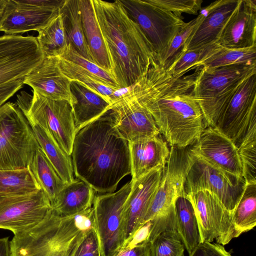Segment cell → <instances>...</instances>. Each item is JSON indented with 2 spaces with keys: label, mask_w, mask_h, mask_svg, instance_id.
I'll list each match as a JSON object with an SVG mask.
<instances>
[{
  "label": "cell",
  "mask_w": 256,
  "mask_h": 256,
  "mask_svg": "<svg viewBox=\"0 0 256 256\" xmlns=\"http://www.w3.org/2000/svg\"><path fill=\"white\" fill-rule=\"evenodd\" d=\"M196 74L176 78L154 64L131 88L132 96L150 112L170 146L194 144L206 128L192 94Z\"/></svg>",
  "instance_id": "obj_1"
},
{
  "label": "cell",
  "mask_w": 256,
  "mask_h": 256,
  "mask_svg": "<svg viewBox=\"0 0 256 256\" xmlns=\"http://www.w3.org/2000/svg\"><path fill=\"white\" fill-rule=\"evenodd\" d=\"M70 156L75 176L99 193L114 192L131 174L128 142L116 128L110 108L76 131Z\"/></svg>",
  "instance_id": "obj_2"
},
{
  "label": "cell",
  "mask_w": 256,
  "mask_h": 256,
  "mask_svg": "<svg viewBox=\"0 0 256 256\" xmlns=\"http://www.w3.org/2000/svg\"><path fill=\"white\" fill-rule=\"evenodd\" d=\"M92 2L110 57L111 74L120 88H130L155 60L154 50L120 0Z\"/></svg>",
  "instance_id": "obj_3"
},
{
  "label": "cell",
  "mask_w": 256,
  "mask_h": 256,
  "mask_svg": "<svg viewBox=\"0 0 256 256\" xmlns=\"http://www.w3.org/2000/svg\"><path fill=\"white\" fill-rule=\"evenodd\" d=\"M92 207L74 215L62 216L52 208L33 228L14 234L12 256H74L93 226Z\"/></svg>",
  "instance_id": "obj_4"
},
{
  "label": "cell",
  "mask_w": 256,
  "mask_h": 256,
  "mask_svg": "<svg viewBox=\"0 0 256 256\" xmlns=\"http://www.w3.org/2000/svg\"><path fill=\"white\" fill-rule=\"evenodd\" d=\"M190 146H170L158 188L143 222V225L150 223L149 242L164 230H176L174 204L178 197L186 194V176L194 160Z\"/></svg>",
  "instance_id": "obj_5"
},
{
  "label": "cell",
  "mask_w": 256,
  "mask_h": 256,
  "mask_svg": "<svg viewBox=\"0 0 256 256\" xmlns=\"http://www.w3.org/2000/svg\"><path fill=\"white\" fill-rule=\"evenodd\" d=\"M256 73V65L233 64L202 67L192 90L204 117L206 127H215L228 101L242 82Z\"/></svg>",
  "instance_id": "obj_6"
},
{
  "label": "cell",
  "mask_w": 256,
  "mask_h": 256,
  "mask_svg": "<svg viewBox=\"0 0 256 256\" xmlns=\"http://www.w3.org/2000/svg\"><path fill=\"white\" fill-rule=\"evenodd\" d=\"M26 118L44 128L68 155L71 156L76 132L71 104L64 100H54L32 91L17 95L16 102Z\"/></svg>",
  "instance_id": "obj_7"
},
{
  "label": "cell",
  "mask_w": 256,
  "mask_h": 256,
  "mask_svg": "<svg viewBox=\"0 0 256 256\" xmlns=\"http://www.w3.org/2000/svg\"><path fill=\"white\" fill-rule=\"evenodd\" d=\"M40 147L26 118L14 102L0 108V170L27 168Z\"/></svg>",
  "instance_id": "obj_8"
},
{
  "label": "cell",
  "mask_w": 256,
  "mask_h": 256,
  "mask_svg": "<svg viewBox=\"0 0 256 256\" xmlns=\"http://www.w3.org/2000/svg\"><path fill=\"white\" fill-rule=\"evenodd\" d=\"M132 184L130 180L115 192L94 197L92 222L102 256H116L125 242L124 208Z\"/></svg>",
  "instance_id": "obj_9"
},
{
  "label": "cell",
  "mask_w": 256,
  "mask_h": 256,
  "mask_svg": "<svg viewBox=\"0 0 256 256\" xmlns=\"http://www.w3.org/2000/svg\"><path fill=\"white\" fill-rule=\"evenodd\" d=\"M215 127L238 148L246 136L256 132V73L240 84Z\"/></svg>",
  "instance_id": "obj_10"
},
{
  "label": "cell",
  "mask_w": 256,
  "mask_h": 256,
  "mask_svg": "<svg viewBox=\"0 0 256 256\" xmlns=\"http://www.w3.org/2000/svg\"><path fill=\"white\" fill-rule=\"evenodd\" d=\"M120 0L150 43L156 56L187 24L182 16L162 9L148 0Z\"/></svg>",
  "instance_id": "obj_11"
},
{
  "label": "cell",
  "mask_w": 256,
  "mask_h": 256,
  "mask_svg": "<svg viewBox=\"0 0 256 256\" xmlns=\"http://www.w3.org/2000/svg\"><path fill=\"white\" fill-rule=\"evenodd\" d=\"M44 58L36 37L20 34L0 36V86L24 80Z\"/></svg>",
  "instance_id": "obj_12"
},
{
  "label": "cell",
  "mask_w": 256,
  "mask_h": 256,
  "mask_svg": "<svg viewBox=\"0 0 256 256\" xmlns=\"http://www.w3.org/2000/svg\"><path fill=\"white\" fill-rule=\"evenodd\" d=\"M192 204L197 220L200 243L213 242L222 246L236 238L232 214L218 198L206 190L185 194Z\"/></svg>",
  "instance_id": "obj_13"
},
{
  "label": "cell",
  "mask_w": 256,
  "mask_h": 256,
  "mask_svg": "<svg viewBox=\"0 0 256 256\" xmlns=\"http://www.w3.org/2000/svg\"><path fill=\"white\" fill-rule=\"evenodd\" d=\"M192 155L194 160L186 176L185 192H210L233 215L246 185L244 179L227 175Z\"/></svg>",
  "instance_id": "obj_14"
},
{
  "label": "cell",
  "mask_w": 256,
  "mask_h": 256,
  "mask_svg": "<svg viewBox=\"0 0 256 256\" xmlns=\"http://www.w3.org/2000/svg\"><path fill=\"white\" fill-rule=\"evenodd\" d=\"M51 209L42 189L23 195L0 194V228L14 234L27 230L40 223Z\"/></svg>",
  "instance_id": "obj_15"
},
{
  "label": "cell",
  "mask_w": 256,
  "mask_h": 256,
  "mask_svg": "<svg viewBox=\"0 0 256 256\" xmlns=\"http://www.w3.org/2000/svg\"><path fill=\"white\" fill-rule=\"evenodd\" d=\"M194 156L230 176L243 178L238 148L216 127L206 128L190 148Z\"/></svg>",
  "instance_id": "obj_16"
},
{
  "label": "cell",
  "mask_w": 256,
  "mask_h": 256,
  "mask_svg": "<svg viewBox=\"0 0 256 256\" xmlns=\"http://www.w3.org/2000/svg\"><path fill=\"white\" fill-rule=\"evenodd\" d=\"M128 91L110 106L120 134L132 142L160 134L150 112Z\"/></svg>",
  "instance_id": "obj_17"
},
{
  "label": "cell",
  "mask_w": 256,
  "mask_h": 256,
  "mask_svg": "<svg viewBox=\"0 0 256 256\" xmlns=\"http://www.w3.org/2000/svg\"><path fill=\"white\" fill-rule=\"evenodd\" d=\"M164 168L157 166L140 178L131 180V190L124 208V242L143 226L148 209L158 188Z\"/></svg>",
  "instance_id": "obj_18"
},
{
  "label": "cell",
  "mask_w": 256,
  "mask_h": 256,
  "mask_svg": "<svg viewBox=\"0 0 256 256\" xmlns=\"http://www.w3.org/2000/svg\"><path fill=\"white\" fill-rule=\"evenodd\" d=\"M60 8H40L23 0H7L0 16V31L10 35L38 32L59 14Z\"/></svg>",
  "instance_id": "obj_19"
},
{
  "label": "cell",
  "mask_w": 256,
  "mask_h": 256,
  "mask_svg": "<svg viewBox=\"0 0 256 256\" xmlns=\"http://www.w3.org/2000/svg\"><path fill=\"white\" fill-rule=\"evenodd\" d=\"M216 43L230 49L256 46V0H238Z\"/></svg>",
  "instance_id": "obj_20"
},
{
  "label": "cell",
  "mask_w": 256,
  "mask_h": 256,
  "mask_svg": "<svg viewBox=\"0 0 256 256\" xmlns=\"http://www.w3.org/2000/svg\"><path fill=\"white\" fill-rule=\"evenodd\" d=\"M71 82L61 71L56 57L44 58L24 78V84L32 91L50 99L76 102L70 90Z\"/></svg>",
  "instance_id": "obj_21"
},
{
  "label": "cell",
  "mask_w": 256,
  "mask_h": 256,
  "mask_svg": "<svg viewBox=\"0 0 256 256\" xmlns=\"http://www.w3.org/2000/svg\"><path fill=\"white\" fill-rule=\"evenodd\" d=\"M238 2V0H216L202 10L203 18L188 38L182 52L216 42Z\"/></svg>",
  "instance_id": "obj_22"
},
{
  "label": "cell",
  "mask_w": 256,
  "mask_h": 256,
  "mask_svg": "<svg viewBox=\"0 0 256 256\" xmlns=\"http://www.w3.org/2000/svg\"><path fill=\"white\" fill-rule=\"evenodd\" d=\"M132 180H136L158 166H164L170 149L160 134L128 142Z\"/></svg>",
  "instance_id": "obj_23"
},
{
  "label": "cell",
  "mask_w": 256,
  "mask_h": 256,
  "mask_svg": "<svg viewBox=\"0 0 256 256\" xmlns=\"http://www.w3.org/2000/svg\"><path fill=\"white\" fill-rule=\"evenodd\" d=\"M79 4L83 33L93 62L111 74L110 57L96 17L92 0H79Z\"/></svg>",
  "instance_id": "obj_24"
},
{
  "label": "cell",
  "mask_w": 256,
  "mask_h": 256,
  "mask_svg": "<svg viewBox=\"0 0 256 256\" xmlns=\"http://www.w3.org/2000/svg\"><path fill=\"white\" fill-rule=\"evenodd\" d=\"M70 90L76 100L72 106L76 130L98 118L111 105L99 94L78 82L72 81Z\"/></svg>",
  "instance_id": "obj_25"
},
{
  "label": "cell",
  "mask_w": 256,
  "mask_h": 256,
  "mask_svg": "<svg viewBox=\"0 0 256 256\" xmlns=\"http://www.w3.org/2000/svg\"><path fill=\"white\" fill-rule=\"evenodd\" d=\"M94 190L80 179L65 185L52 207L58 215L68 216L84 212L92 206Z\"/></svg>",
  "instance_id": "obj_26"
},
{
  "label": "cell",
  "mask_w": 256,
  "mask_h": 256,
  "mask_svg": "<svg viewBox=\"0 0 256 256\" xmlns=\"http://www.w3.org/2000/svg\"><path fill=\"white\" fill-rule=\"evenodd\" d=\"M28 120L40 148L61 179L66 184L73 182L74 172L71 156L62 150L44 128L34 122Z\"/></svg>",
  "instance_id": "obj_27"
},
{
  "label": "cell",
  "mask_w": 256,
  "mask_h": 256,
  "mask_svg": "<svg viewBox=\"0 0 256 256\" xmlns=\"http://www.w3.org/2000/svg\"><path fill=\"white\" fill-rule=\"evenodd\" d=\"M59 14L68 44L80 56L93 62L83 33L79 0H64Z\"/></svg>",
  "instance_id": "obj_28"
},
{
  "label": "cell",
  "mask_w": 256,
  "mask_h": 256,
  "mask_svg": "<svg viewBox=\"0 0 256 256\" xmlns=\"http://www.w3.org/2000/svg\"><path fill=\"white\" fill-rule=\"evenodd\" d=\"M28 168L47 196L52 208L60 192L66 184L61 179L40 147L36 150Z\"/></svg>",
  "instance_id": "obj_29"
},
{
  "label": "cell",
  "mask_w": 256,
  "mask_h": 256,
  "mask_svg": "<svg viewBox=\"0 0 256 256\" xmlns=\"http://www.w3.org/2000/svg\"><path fill=\"white\" fill-rule=\"evenodd\" d=\"M176 230L188 254L200 243L197 220L192 203L186 196L175 202Z\"/></svg>",
  "instance_id": "obj_30"
},
{
  "label": "cell",
  "mask_w": 256,
  "mask_h": 256,
  "mask_svg": "<svg viewBox=\"0 0 256 256\" xmlns=\"http://www.w3.org/2000/svg\"><path fill=\"white\" fill-rule=\"evenodd\" d=\"M236 238L256 226V182L246 183L239 202L232 215Z\"/></svg>",
  "instance_id": "obj_31"
},
{
  "label": "cell",
  "mask_w": 256,
  "mask_h": 256,
  "mask_svg": "<svg viewBox=\"0 0 256 256\" xmlns=\"http://www.w3.org/2000/svg\"><path fill=\"white\" fill-rule=\"evenodd\" d=\"M41 188L29 168L0 170V194L23 195Z\"/></svg>",
  "instance_id": "obj_32"
},
{
  "label": "cell",
  "mask_w": 256,
  "mask_h": 256,
  "mask_svg": "<svg viewBox=\"0 0 256 256\" xmlns=\"http://www.w3.org/2000/svg\"><path fill=\"white\" fill-rule=\"evenodd\" d=\"M36 38L44 58L57 57L60 54L68 44L60 14L38 31Z\"/></svg>",
  "instance_id": "obj_33"
},
{
  "label": "cell",
  "mask_w": 256,
  "mask_h": 256,
  "mask_svg": "<svg viewBox=\"0 0 256 256\" xmlns=\"http://www.w3.org/2000/svg\"><path fill=\"white\" fill-rule=\"evenodd\" d=\"M57 58L61 71L70 81L78 82L99 94L111 104L116 101L114 94L118 89L104 85L91 74L78 66L62 58Z\"/></svg>",
  "instance_id": "obj_34"
},
{
  "label": "cell",
  "mask_w": 256,
  "mask_h": 256,
  "mask_svg": "<svg viewBox=\"0 0 256 256\" xmlns=\"http://www.w3.org/2000/svg\"><path fill=\"white\" fill-rule=\"evenodd\" d=\"M220 48L214 42L184 52L166 71L174 77H181L194 68L202 67L204 61Z\"/></svg>",
  "instance_id": "obj_35"
},
{
  "label": "cell",
  "mask_w": 256,
  "mask_h": 256,
  "mask_svg": "<svg viewBox=\"0 0 256 256\" xmlns=\"http://www.w3.org/2000/svg\"><path fill=\"white\" fill-rule=\"evenodd\" d=\"M204 14L202 10L192 20L187 22L172 38L166 48L155 56V61L161 68L166 70L172 62L183 52L186 43L192 32L202 21Z\"/></svg>",
  "instance_id": "obj_36"
},
{
  "label": "cell",
  "mask_w": 256,
  "mask_h": 256,
  "mask_svg": "<svg viewBox=\"0 0 256 256\" xmlns=\"http://www.w3.org/2000/svg\"><path fill=\"white\" fill-rule=\"evenodd\" d=\"M233 64L256 65V46L230 49L220 47L202 67L217 68Z\"/></svg>",
  "instance_id": "obj_37"
},
{
  "label": "cell",
  "mask_w": 256,
  "mask_h": 256,
  "mask_svg": "<svg viewBox=\"0 0 256 256\" xmlns=\"http://www.w3.org/2000/svg\"><path fill=\"white\" fill-rule=\"evenodd\" d=\"M66 60L88 72L98 82L108 87L120 89L112 74L78 54L70 44L56 57Z\"/></svg>",
  "instance_id": "obj_38"
},
{
  "label": "cell",
  "mask_w": 256,
  "mask_h": 256,
  "mask_svg": "<svg viewBox=\"0 0 256 256\" xmlns=\"http://www.w3.org/2000/svg\"><path fill=\"white\" fill-rule=\"evenodd\" d=\"M150 244V256H184V247L176 230H166Z\"/></svg>",
  "instance_id": "obj_39"
},
{
  "label": "cell",
  "mask_w": 256,
  "mask_h": 256,
  "mask_svg": "<svg viewBox=\"0 0 256 256\" xmlns=\"http://www.w3.org/2000/svg\"><path fill=\"white\" fill-rule=\"evenodd\" d=\"M246 183L256 182V132L246 136L238 148Z\"/></svg>",
  "instance_id": "obj_40"
},
{
  "label": "cell",
  "mask_w": 256,
  "mask_h": 256,
  "mask_svg": "<svg viewBox=\"0 0 256 256\" xmlns=\"http://www.w3.org/2000/svg\"><path fill=\"white\" fill-rule=\"evenodd\" d=\"M164 10L182 16V13L196 14L202 8V0H148Z\"/></svg>",
  "instance_id": "obj_41"
},
{
  "label": "cell",
  "mask_w": 256,
  "mask_h": 256,
  "mask_svg": "<svg viewBox=\"0 0 256 256\" xmlns=\"http://www.w3.org/2000/svg\"><path fill=\"white\" fill-rule=\"evenodd\" d=\"M74 256H102L98 238L94 226L86 234Z\"/></svg>",
  "instance_id": "obj_42"
},
{
  "label": "cell",
  "mask_w": 256,
  "mask_h": 256,
  "mask_svg": "<svg viewBox=\"0 0 256 256\" xmlns=\"http://www.w3.org/2000/svg\"><path fill=\"white\" fill-rule=\"evenodd\" d=\"M189 256H232L220 244L204 242L199 243L189 254Z\"/></svg>",
  "instance_id": "obj_43"
},
{
  "label": "cell",
  "mask_w": 256,
  "mask_h": 256,
  "mask_svg": "<svg viewBox=\"0 0 256 256\" xmlns=\"http://www.w3.org/2000/svg\"><path fill=\"white\" fill-rule=\"evenodd\" d=\"M116 256H150V242L122 248Z\"/></svg>",
  "instance_id": "obj_44"
},
{
  "label": "cell",
  "mask_w": 256,
  "mask_h": 256,
  "mask_svg": "<svg viewBox=\"0 0 256 256\" xmlns=\"http://www.w3.org/2000/svg\"><path fill=\"white\" fill-rule=\"evenodd\" d=\"M24 82L22 80L0 86V108L22 87Z\"/></svg>",
  "instance_id": "obj_45"
},
{
  "label": "cell",
  "mask_w": 256,
  "mask_h": 256,
  "mask_svg": "<svg viewBox=\"0 0 256 256\" xmlns=\"http://www.w3.org/2000/svg\"><path fill=\"white\" fill-rule=\"evenodd\" d=\"M0 256H12L8 237L0 238Z\"/></svg>",
  "instance_id": "obj_46"
},
{
  "label": "cell",
  "mask_w": 256,
  "mask_h": 256,
  "mask_svg": "<svg viewBox=\"0 0 256 256\" xmlns=\"http://www.w3.org/2000/svg\"><path fill=\"white\" fill-rule=\"evenodd\" d=\"M7 0H0V16L2 14L5 6L6 4Z\"/></svg>",
  "instance_id": "obj_47"
}]
</instances>
